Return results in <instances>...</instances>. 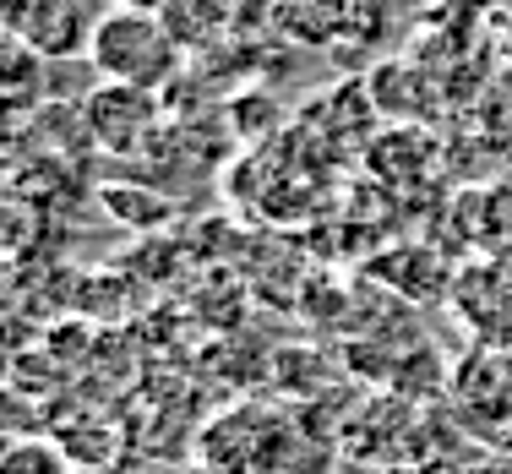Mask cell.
Masks as SVG:
<instances>
[{
  "label": "cell",
  "mask_w": 512,
  "mask_h": 474,
  "mask_svg": "<svg viewBox=\"0 0 512 474\" xmlns=\"http://www.w3.org/2000/svg\"><path fill=\"white\" fill-rule=\"evenodd\" d=\"M88 60L104 82H126V88L158 93L180 71V44L164 28L158 11H104L93 22Z\"/></svg>",
  "instance_id": "1"
},
{
  "label": "cell",
  "mask_w": 512,
  "mask_h": 474,
  "mask_svg": "<svg viewBox=\"0 0 512 474\" xmlns=\"http://www.w3.org/2000/svg\"><path fill=\"white\" fill-rule=\"evenodd\" d=\"M93 142L104 153H137L148 142V131L158 126V99L148 88H126V82H104L93 88V99L82 104Z\"/></svg>",
  "instance_id": "2"
},
{
  "label": "cell",
  "mask_w": 512,
  "mask_h": 474,
  "mask_svg": "<svg viewBox=\"0 0 512 474\" xmlns=\"http://www.w3.org/2000/svg\"><path fill=\"white\" fill-rule=\"evenodd\" d=\"M0 474H71V464L66 458H60V447L55 442H28V436H22V442H11L6 447V464H0Z\"/></svg>",
  "instance_id": "4"
},
{
  "label": "cell",
  "mask_w": 512,
  "mask_h": 474,
  "mask_svg": "<svg viewBox=\"0 0 512 474\" xmlns=\"http://www.w3.org/2000/svg\"><path fill=\"white\" fill-rule=\"evenodd\" d=\"M11 39H22L44 60L88 50L93 28L77 0H11Z\"/></svg>",
  "instance_id": "3"
},
{
  "label": "cell",
  "mask_w": 512,
  "mask_h": 474,
  "mask_svg": "<svg viewBox=\"0 0 512 474\" xmlns=\"http://www.w3.org/2000/svg\"><path fill=\"white\" fill-rule=\"evenodd\" d=\"M169 0H109V11H164Z\"/></svg>",
  "instance_id": "5"
}]
</instances>
